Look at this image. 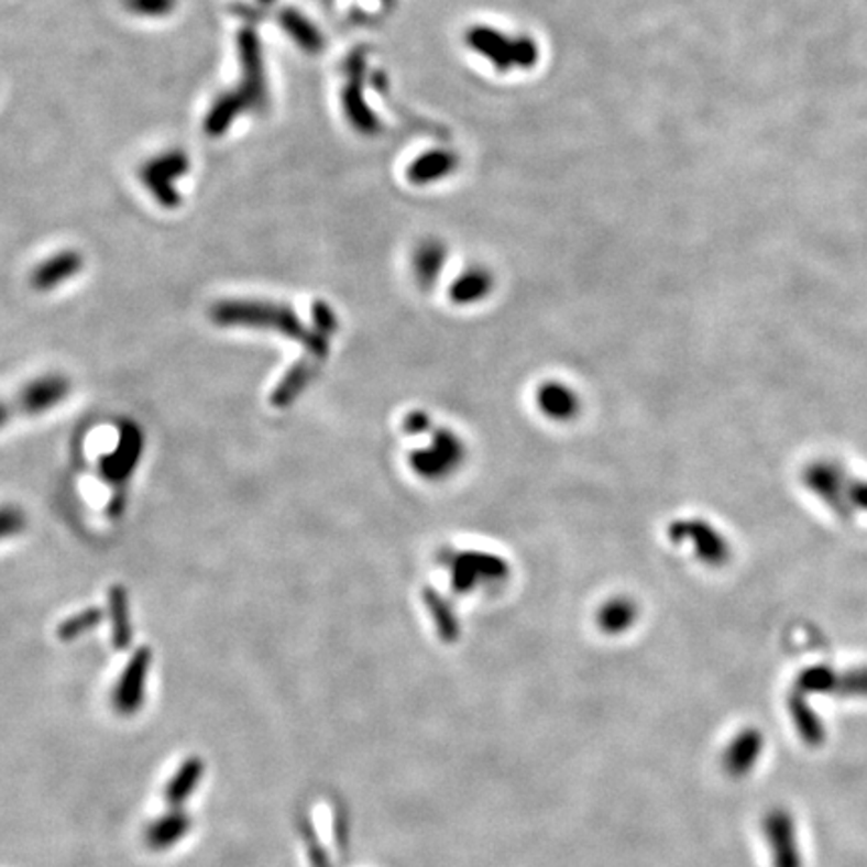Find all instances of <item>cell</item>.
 <instances>
[{"label": "cell", "mask_w": 867, "mask_h": 867, "mask_svg": "<svg viewBox=\"0 0 867 867\" xmlns=\"http://www.w3.org/2000/svg\"><path fill=\"white\" fill-rule=\"evenodd\" d=\"M211 320L223 328H255V330H275L286 333L289 338L304 340L314 350H320V342L308 338V331L301 328L296 314L289 308L270 304V301H253V299H226L217 301L209 311Z\"/></svg>", "instance_id": "obj_1"}, {"label": "cell", "mask_w": 867, "mask_h": 867, "mask_svg": "<svg viewBox=\"0 0 867 867\" xmlns=\"http://www.w3.org/2000/svg\"><path fill=\"white\" fill-rule=\"evenodd\" d=\"M189 169H191V163H189L187 153L182 149H169V151L147 161L141 167L139 177L160 206L175 209L182 204V195L177 191L175 183L179 182L183 175H187Z\"/></svg>", "instance_id": "obj_2"}, {"label": "cell", "mask_w": 867, "mask_h": 867, "mask_svg": "<svg viewBox=\"0 0 867 867\" xmlns=\"http://www.w3.org/2000/svg\"><path fill=\"white\" fill-rule=\"evenodd\" d=\"M238 53L241 69L238 92L248 103V109H263L267 105L270 92L263 67L262 41L252 26H245L238 33Z\"/></svg>", "instance_id": "obj_3"}, {"label": "cell", "mask_w": 867, "mask_h": 867, "mask_svg": "<svg viewBox=\"0 0 867 867\" xmlns=\"http://www.w3.org/2000/svg\"><path fill=\"white\" fill-rule=\"evenodd\" d=\"M767 839L773 847V864L776 867H801L799 854L798 833L793 825V817L783 810H777L765 822Z\"/></svg>", "instance_id": "obj_4"}, {"label": "cell", "mask_w": 867, "mask_h": 867, "mask_svg": "<svg viewBox=\"0 0 867 867\" xmlns=\"http://www.w3.org/2000/svg\"><path fill=\"white\" fill-rule=\"evenodd\" d=\"M70 382L67 377L51 374V376L36 377L35 382L26 384L19 404L26 414H43L53 410L57 404L69 396Z\"/></svg>", "instance_id": "obj_5"}, {"label": "cell", "mask_w": 867, "mask_h": 867, "mask_svg": "<svg viewBox=\"0 0 867 867\" xmlns=\"http://www.w3.org/2000/svg\"><path fill=\"white\" fill-rule=\"evenodd\" d=\"M141 450H143L141 430L135 424H127L123 432H121L117 452L101 460V472L107 479L113 480V482L125 480L138 467Z\"/></svg>", "instance_id": "obj_6"}, {"label": "cell", "mask_w": 867, "mask_h": 867, "mask_svg": "<svg viewBox=\"0 0 867 867\" xmlns=\"http://www.w3.org/2000/svg\"><path fill=\"white\" fill-rule=\"evenodd\" d=\"M83 263V255L73 250L55 253L53 257H46L45 262L36 265L31 275V284L39 292H51L79 274Z\"/></svg>", "instance_id": "obj_7"}, {"label": "cell", "mask_w": 867, "mask_h": 867, "mask_svg": "<svg viewBox=\"0 0 867 867\" xmlns=\"http://www.w3.org/2000/svg\"><path fill=\"white\" fill-rule=\"evenodd\" d=\"M248 109V103L243 101L238 89L235 91L221 92L217 97L209 113L206 114L204 121V129H206L209 138H221L229 131V127L233 125V121L240 117L243 111Z\"/></svg>", "instance_id": "obj_8"}, {"label": "cell", "mask_w": 867, "mask_h": 867, "mask_svg": "<svg viewBox=\"0 0 867 867\" xmlns=\"http://www.w3.org/2000/svg\"><path fill=\"white\" fill-rule=\"evenodd\" d=\"M279 23L286 29L287 35L296 41L308 53H316L320 48V35L311 24L294 9H284L279 12Z\"/></svg>", "instance_id": "obj_9"}, {"label": "cell", "mask_w": 867, "mask_h": 867, "mask_svg": "<svg viewBox=\"0 0 867 867\" xmlns=\"http://www.w3.org/2000/svg\"><path fill=\"white\" fill-rule=\"evenodd\" d=\"M761 754V737L757 733H745L739 742L735 743L731 751V767L737 773H745L749 767H754Z\"/></svg>", "instance_id": "obj_10"}, {"label": "cell", "mask_w": 867, "mask_h": 867, "mask_svg": "<svg viewBox=\"0 0 867 867\" xmlns=\"http://www.w3.org/2000/svg\"><path fill=\"white\" fill-rule=\"evenodd\" d=\"M306 382H308L306 365L299 364L294 370H289L284 380L277 384V388L272 392V406L284 408L287 404H292V399L296 398L301 386H306Z\"/></svg>", "instance_id": "obj_11"}, {"label": "cell", "mask_w": 867, "mask_h": 867, "mask_svg": "<svg viewBox=\"0 0 867 867\" xmlns=\"http://www.w3.org/2000/svg\"><path fill=\"white\" fill-rule=\"evenodd\" d=\"M123 7L138 17L163 19L175 11L177 0H123Z\"/></svg>", "instance_id": "obj_12"}, {"label": "cell", "mask_w": 867, "mask_h": 867, "mask_svg": "<svg viewBox=\"0 0 867 867\" xmlns=\"http://www.w3.org/2000/svg\"><path fill=\"white\" fill-rule=\"evenodd\" d=\"M26 526V518L17 506H0V540L21 535Z\"/></svg>", "instance_id": "obj_13"}, {"label": "cell", "mask_w": 867, "mask_h": 867, "mask_svg": "<svg viewBox=\"0 0 867 867\" xmlns=\"http://www.w3.org/2000/svg\"><path fill=\"white\" fill-rule=\"evenodd\" d=\"M844 691L847 695L867 696V669L866 671H859V673L849 674L845 679Z\"/></svg>", "instance_id": "obj_14"}, {"label": "cell", "mask_w": 867, "mask_h": 867, "mask_svg": "<svg viewBox=\"0 0 867 867\" xmlns=\"http://www.w3.org/2000/svg\"><path fill=\"white\" fill-rule=\"evenodd\" d=\"M7 420H9V408L0 402V428L7 424Z\"/></svg>", "instance_id": "obj_15"}, {"label": "cell", "mask_w": 867, "mask_h": 867, "mask_svg": "<svg viewBox=\"0 0 867 867\" xmlns=\"http://www.w3.org/2000/svg\"><path fill=\"white\" fill-rule=\"evenodd\" d=\"M260 2H263V4H272L275 0H260Z\"/></svg>", "instance_id": "obj_16"}]
</instances>
